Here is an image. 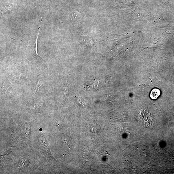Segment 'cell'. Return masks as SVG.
Here are the masks:
<instances>
[{
  "label": "cell",
  "instance_id": "cell-1",
  "mask_svg": "<svg viewBox=\"0 0 174 174\" xmlns=\"http://www.w3.org/2000/svg\"><path fill=\"white\" fill-rule=\"evenodd\" d=\"M160 91L159 89L155 88L151 91L150 96L152 99L155 100L160 95Z\"/></svg>",
  "mask_w": 174,
  "mask_h": 174
},
{
  "label": "cell",
  "instance_id": "cell-2",
  "mask_svg": "<svg viewBox=\"0 0 174 174\" xmlns=\"http://www.w3.org/2000/svg\"><path fill=\"white\" fill-rule=\"evenodd\" d=\"M39 35L36 39V43L35 44H34V45H33V46L32 47L33 48V50L34 51V55L36 56H38L39 58H41V57L39 55V54L38 53V51H37V46H38V44H37V43H38V39Z\"/></svg>",
  "mask_w": 174,
  "mask_h": 174
},
{
  "label": "cell",
  "instance_id": "cell-3",
  "mask_svg": "<svg viewBox=\"0 0 174 174\" xmlns=\"http://www.w3.org/2000/svg\"><path fill=\"white\" fill-rule=\"evenodd\" d=\"M67 135H64V134H62V138L63 142L64 145H67L68 140H69V138Z\"/></svg>",
  "mask_w": 174,
  "mask_h": 174
},
{
  "label": "cell",
  "instance_id": "cell-4",
  "mask_svg": "<svg viewBox=\"0 0 174 174\" xmlns=\"http://www.w3.org/2000/svg\"><path fill=\"white\" fill-rule=\"evenodd\" d=\"M42 85V83L40 80L38 81L37 83L36 89L35 93L36 94H38L39 91V88L41 87Z\"/></svg>",
  "mask_w": 174,
  "mask_h": 174
},
{
  "label": "cell",
  "instance_id": "cell-5",
  "mask_svg": "<svg viewBox=\"0 0 174 174\" xmlns=\"http://www.w3.org/2000/svg\"><path fill=\"white\" fill-rule=\"evenodd\" d=\"M68 95V91L67 88H65V90L64 91L63 95L64 97H66Z\"/></svg>",
  "mask_w": 174,
  "mask_h": 174
}]
</instances>
